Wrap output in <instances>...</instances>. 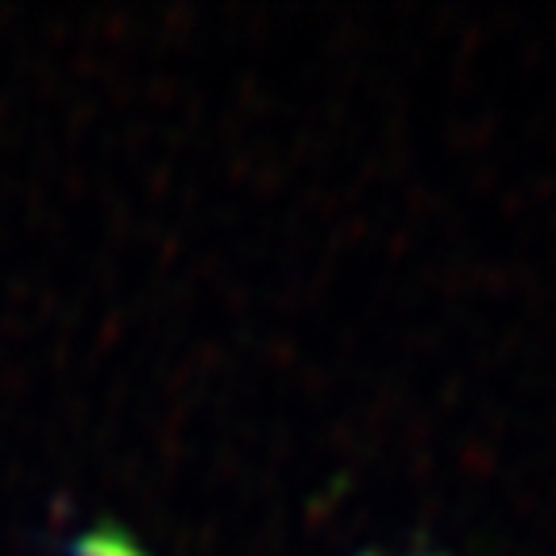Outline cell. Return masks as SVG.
<instances>
[{"label":"cell","instance_id":"7a4b0ae2","mask_svg":"<svg viewBox=\"0 0 556 556\" xmlns=\"http://www.w3.org/2000/svg\"><path fill=\"white\" fill-rule=\"evenodd\" d=\"M364 556H382V553H364ZM414 556H444V553H414Z\"/></svg>","mask_w":556,"mask_h":556},{"label":"cell","instance_id":"6da1fadb","mask_svg":"<svg viewBox=\"0 0 556 556\" xmlns=\"http://www.w3.org/2000/svg\"><path fill=\"white\" fill-rule=\"evenodd\" d=\"M66 556H151V553H143L124 526L101 521V526H93V530H86L81 538L70 541Z\"/></svg>","mask_w":556,"mask_h":556}]
</instances>
